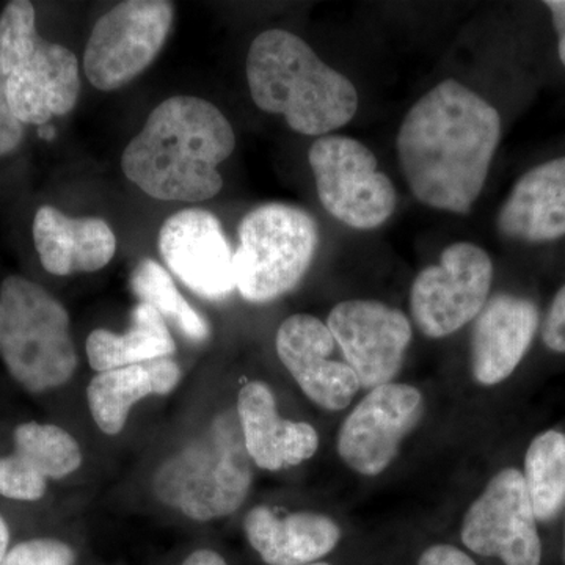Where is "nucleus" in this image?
I'll return each mask as SVG.
<instances>
[{
	"mask_svg": "<svg viewBox=\"0 0 565 565\" xmlns=\"http://www.w3.org/2000/svg\"><path fill=\"white\" fill-rule=\"evenodd\" d=\"M493 263L479 245L456 243L440 263L416 275L411 289L412 318L424 337L446 338L473 321L489 302Z\"/></svg>",
	"mask_w": 565,
	"mask_h": 565,
	"instance_id": "1a4fd4ad",
	"label": "nucleus"
},
{
	"mask_svg": "<svg viewBox=\"0 0 565 565\" xmlns=\"http://www.w3.org/2000/svg\"><path fill=\"white\" fill-rule=\"evenodd\" d=\"M542 338L550 351L565 353V285L556 294L546 313Z\"/></svg>",
	"mask_w": 565,
	"mask_h": 565,
	"instance_id": "c85d7f7f",
	"label": "nucleus"
},
{
	"mask_svg": "<svg viewBox=\"0 0 565 565\" xmlns=\"http://www.w3.org/2000/svg\"><path fill=\"white\" fill-rule=\"evenodd\" d=\"M32 232L41 266L57 277L96 273L117 252L109 223L99 217H68L54 206L36 211Z\"/></svg>",
	"mask_w": 565,
	"mask_h": 565,
	"instance_id": "a211bd4d",
	"label": "nucleus"
},
{
	"mask_svg": "<svg viewBox=\"0 0 565 565\" xmlns=\"http://www.w3.org/2000/svg\"><path fill=\"white\" fill-rule=\"evenodd\" d=\"M85 351L93 370L96 373H104L172 356L177 352V344L162 316L150 305L139 302L134 308L128 332L93 330L85 344Z\"/></svg>",
	"mask_w": 565,
	"mask_h": 565,
	"instance_id": "412c9836",
	"label": "nucleus"
},
{
	"mask_svg": "<svg viewBox=\"0 0 565 565\" xmlns=\"http://www.w3.org/2000/svg\"><path fill=\"white\" fill-rule=\"evenodd\" d=\"M423 408V394L415 386L392 382L371 390L341 426L338 455L356 473L381 475L418 424Z\"/></svg>",
	"mask_w": 565,
	"mask_h": 565,
	"instance_id": "f8f14e48",
	"label": "nucleus"
},
{
	"mask_svg": "<svg viewBox=\"0 0 565 565\" xmlns=\"http://www.w3.org/2000/svg\"><path fill=\"white\" fill-rule=\"evenodd\" d=\"M9 544H10V530L9 525H7L3 516L0 515V565H2L3 559H6L7 553H9Z\"/></svg>",
	"mask_w": 565,
	"mask_h": 565,
	"instance_id": "473e14b6",
	"label": "nucleus"
},
{
	"mask_svg": "<svg viewBox=\"0 0 565 565\" xmlns=\"http://www.w3.org/2000/svg\"><path fill=\"white\" fill-rule=\"evenodd\" d=\"M0 359L31 393L65 385L79 363L68 311L43 286L21 275H10L0 285Z\"/></svg>",
	"mask_w": 565,
	"mask_h": 565,
	"instance_id": "39448f33",
	"label": "nucleus"
},
{
	"mask_svg": "<svg viewBox=\"0 0 565 565\" xmlns=\"http://www.w3.org/2000/svg\"><path fill=\"white\" fill-rule=\"evenodd\" d=\"M307 565H332V564H329V563H322V561H318V563L307 564Z\"/></svg>",
	"mask_w": 565,
	"mask_h": 565,
	"instance_id": "72a5a7b5",
	"label": "nucleus"
},
{
	"mask_svg": "<svg viewBox=\"0 0 565 565\" xmlns=\"http://www.w3.org/2000/svg\"><path fill=\"white\" fill-rule=\"evenodd\" d=\"M245 73L256 106L282 115L303 136H330L359 110L355 85L322 62L307 41L282 29L252 41Z\"/></svg>",
	"mask_w": 565,
	"mask_h": 565,
	"instance_id": "7ed1b4c3",
	"label": "nucleus"
},
{
	"mask_svg": "<svg viewBox=\"0 0 565 565\" xmlns=\"http://www.w3.org/2000/svg\"><path fill=\"white\" fill-rule=\"evenodd\" d=\"M159 252L170 273L204 299H225L236 289L232 245L210 211L184 210L167 218Z\"/></svg>",
	"mask_w": 565,
	"mask_h": 565,
	"instance_id": "ddd939ff",
	"label": "nucleus"
},
{
	"mask_svg": "<svg viewBox=\"0 0 565 565\" xmlns=\"http://www.w3.org/2000/svg\"><path fill=\"white\" fill-rule=\"evenodd\" d=\"M252 459L237 414H222L156 470L152 492L196 522L232 515L250 492Z\"/></svg>",
	"mask_w": 565,
	"mask_h": 565,
	"instance_id": "20e7f679",
	"label": "nucleus"
},
{
	"mask_svg": "<svg viewBox=\"0 0 565 565\" xmlns=\"http://www.w3.org/2000/svg\"><path fill=\"white\" fill-rule=\"evenodd\" d=\"M131 288L140 303L150 305L163 321L172 322L189 340L200 341L210 337V323L182 297L172 277L154 259H143L134 269Z\"/></svg>",
	"mask_w": 565,
	"mask_h": 565,
	"instance_id": "393cba45",
	"label": "nucleus"
},
{
	"mask_svg": "<svg viewBox=\"0 0 565 565\" xmlns=\"http://www.w3.org/2000/svg\"><path fill=\"white\" fill-rule=\"evenodd\" d=\"M244 531L252 548L269 565L318 563L341 541V527L330 516L315 512L278 515L267 505L245 515Z\"/></svg>",
	"mask_w": 565,
	"mask_h": 565,
	"instance_id": "aec40b11",
	"label": "nucleus"
},
{
	"mask_svg": "<svg viewBox=\"0 0 565 565\" xmlns=\"http://www.w3.org/2000/svg\"><path fill=\"white\" fill-rule=\"evenodd\" d=\"M236 414L248 456L262 470L296 467L318 451L315 427L281 418L273 390L264 382H248L241 388Z\"/></svg>",
	"mask_w": 565,
	"mask_h": 565,
	"instance_id": "f3484780",
	"label": "nucleus"
},
{
	"mask_svg": "<svg viewBox=\"0 0 565 565\" xmlns=\"http://www.w3.org/2000/svg\"><path fill=\"white\" fill-rule=\"evenodd\" d=\"M539 329L531 300L498 294L482 308L471 334V373L484 386L501 384L522 363Z\"/></svg>",
	"mask_w": 565,
	"mask_h": 565,
	"instance_id": "dca6fc26",
	"label": "nucleus"
},
{
	"mask_svg": "<svg viewBox=\"0 0 565 565\" xmlns=\"http://www.w3.org/2000/svg\"><path fill=\"white\" fill-rule=\"evenodd\" d=\"M182 565H228L218 553L212 550H196Z\"/></svg>",
	"mask_w": 565,
	"mask_h": 565,
	"instance_id": "2f4dec72",
	"label": "nucleus"
},
{
	"mask_svg": "<svg viewBox=\"0 0 565 565\" xmlns=\"http://www.w3.org/2000/svg\"><path fill=\"white\" fill-rule=\"evenodd\" d=\"M564 561H565V533H564Z\"/></svg>",
	"mask_w": 565,
	"mask_h": 565,
	"instance_id": "f704fd0d",
	"label": "nucleus"
},
{
	"mask_svg": "<svg viewBox=\"0 0 565 565\" xmlns=\"http://www.w3.org/2000/svg\"><path fill=\"white\" fill-rule=\"evenodd\" d=\"M460 535L476 555L541 565L542 542L522 471L505 468L493 476L465 514Z\"/></svg>",
	"mask_w": 565,
	"mask_h": 565,
	"instance_id": "9d476101",
	"label": "nucleus"
},
{
	"mask_svg": "<svg viewBox=\"0 0 565 565\" xmlns=\"http://www.w3.org/2000/svg\"><path fill=\"white\" fill-rule=\"evenodd\" d=\"M237 233L236 288L253 303L273 302L292 291L303 280L318 250V223L292 204L255 207L245 215Z\"/></svg>",
	"mask_w": 565,
	"mask_h": 565,
	"instance_id": "423d86ee",
	"label": "nucleus"
},
{
	"mask_svg": "<svg viewBox=\"0 0 565 565\" xmlns=\"http://www.w3.org/2000/svg\"><path fill=\"white\" fill-rule=\"evenodd\" d=\"M47 490V479L33 471L17 455L0 457V494L10 500L39 501Z\"/></svg>",
	"mask_w": 565,
	"mask_h": 565,
	"instance_id": "a878e982",
	"label": "nucleus"
},
{
	"mask_svg": "<svg viewBox=\"0 0 565 565\" xmlns=\"http://www.w3.org/2000/svg\"><path fill=\"white\" fill-rule=\"evenodd\" d=\"M73 546L57 539H31L9 550L2 565H74Z\"/></svg>",
	"mask_w": 565,
	"mask_h": 565,
	"instance_id": "bb28decb",
	"label": "nucleus"
},
{
	"mask_svg": "<svg viewBox=\"0 0 565 565\" xmlns=\"http://www.w3.org/2000/svg\"><path fill=\"white\" fill-rule=\"evenodd\" d=\"M14 455L44 479L66 478L82 465L76 438L55 424L24 423L14 429Z\"/></svg>",
	"mask_w": 565,
	"mask_h": 565,
	"instance_id": "b1692460",
	"label": "nucleus"
},
{
	"mask_svg": "<svg viewBox=\"0 0 565 565\" xmlns=\"http://www.w3.org/2000/svg\"><path fill=\"white\" fill-rule=\"evenodd\" d=\"M327 327L360 386L392 384L412 341V323L396 308L377 300H345L330 311Z\"/></svg>",
	"mask_w": 565,
	"mask_h": 565,
	"instance_id": "9b49d317",
	"label": "nucleus"
},
{
	"mask_svg": "<svg viewBox=\"0 0 565 565\" xmlns=\"http://www.w3.org/2000/svg\"><path fill=\"white\" fill-rule=\"evenodd\" d=\"M501 139L492 104L456 79L423 95L397 132L401 170L424 206L468 214L484 189Z\"/></svg>",
	"mask_w": 565,
	"mask_h": 565,
	"instance_id": "f257e3e1",
	"label": "nucleus"
},
{
	"mask_svg": "<svg viewBox=\"0 0 565 565\" xmlns=\"http://www.w3.org/2000/svg\"><path fill=\"white\" fill-rule=\"evenodd\" d=\"M173 24V3L129 0L95 22L84 55L93 87L114 92L140 76L162 51Z\"/></svg>",
	"mask_w": 565,
	"mask_h": 565,
	"instance_id": "6e6552de",
	"label": "nucleus"
},
{
	"mask_svg": "<svg viewBox=\"0 0 565 565\" xmlns=\"http://www.w3.org/2000/svg\"><path fill=\"white\" fill-rule=\"evenodd\" d=\"M498 232L519 243L565 236V156L541 163L515 182L498 212Z\"/></svg>",
	"mask_w": 565,
	"mask_h": 565,
	"instance_id": "6ab92c4d",
	"label": "nucleus"
},
{
	"mask_svg": "<svg viewBox=\"0 0 565 565\" xmlns=\"http://www.w3.org/2000/svg\"><path fill=\"white\" fill-rule=\"evenodd\" d=\"M332 332L321 319L294 315L282 321L275 338L278 359L307 397L326 411H343L359 393V379L348 363L332 360Z\"/></svg>",
	"mask_w": 565,
	"mask_h": 565,
	"instance_id": "4468645a",
	"label": "nucleus"
},
{
	"mask_svg": "<svg viewBox=\"0 0 565 565\" xmlns=\"http://www.w3.org/2000/svg\"><path fill=\"white\" fill-rule=\"evenodd\" d=\"M544 6L552 13L553 25L557 33V52L565 66V0H546Z\"/></svg>",
	"mask_w": 565,
	"mask_h": 565,
	"instance_id": "7c9ffc66",
	"label": "nucleus"
},
{
	"mask_svg": "<svg viewBox=\"0 0 565 565\" xmlns=\"http://www.w3.org/2000/svg\"><path fill=\"white\" fill-rule=\"evenodd\" d=\"M522 475L535 520L552 522L565 505V434H539L527 448Z\"/></svg>",
	"mask_w": 565,
	"mask_h": 565,
	"instance_id": "5701e85b",
	"label": "nucleus"
},
{
	"mask_svg": "<svg viewBox=\"0 0 565 565\" xmlns=\"http://www.w3.org/2000/svg\"><path fill=\"white\" fill-rule=\"evenodd\" d=\"M418 565H478L457 546L438 544L424 550Z\"/></svg>",
	"mask_w": 565,
	"mask_h": 565,
	"instance_id": "c756f323",
	"label": "nucleus"
},
{
	"mask_svg": "<svg viewBox=\"0 0 565 565\" xmlns=\"http://www.w3.org/2000/svg\"><path fill=\"white\" fill-rule=\"evenodd\" d=\"M236 136L214 104L172 96L151 111L125 148L121 169L151 199L199 203L222 191L217 167L233 154Z\"/></svg>",
	"mask_w": 565,
	"mask_h": 565,
	"instance_id": "f03ea898",
	"label": "nucleus"
},
{
	"mask_svg": "<svg viewBox=\"0 0 565 565\" xmlns=\"http://www.w3.org/2000/svg\"><path fill=\"white\" fill-rule=\"evenodd\" d=\"M156 394L150 362L104 371L92 379L87 388L96 426L107 435L120 434L129 412L145 397Z\"/></svg>",
	"mask_w": 565,
	"mask_h": 565,
	"instance_id": "4be33fe9",
	"label": "nucleus"
},
{
	"mask_svg": "<svg viewBox=\"0 0 565 565\" xmlns=\"http://www.w3.org/2000/svg\"><path fill=\"white\" fill-rule=\"evenodd\" d=\"M308 162L323 210L349 228L374 230L392 217L397 192L379 170L374 152L360 140L323 136L311 145Z\"/></svg>",
	"mask_w": 565,
	"mask_h": 565,
	"instance_id": "0eeeda50",
	"label": "nucleus"
},
{
	"mask_svg": "<svg viewBox=\"0 0 565 565\" xmlns=\"http://www.w3.org/2000/svg\"><path fill=\"white\" fill-rule=\"evenodd\" d=\"M24 139V125L11 110L7 96V77L0 68V156L10 154L17 150Z\"/></svg>",
	"mask_w": 565,
	"mask_h": 565,
	"instance_id": "cd10ccee",
	"label": "nucleus"
},
{
	"mask_svg": "<svg viewBox=\"0 0 565 565\" xmlns=\"http://www.w3.org/2000/svg\"><path fill=\"white\" fill-rule=\"evenodd\" d=\"M7 96L22 125L70 114L81 95L79 62L65 46L39 39L6 71Z\"/></svg>",
	"mask_w": 565,
	"mask_h": 565,
	"instance_id": "2eb2a0df",
	"label": "nucleus"
}]
</instances>
